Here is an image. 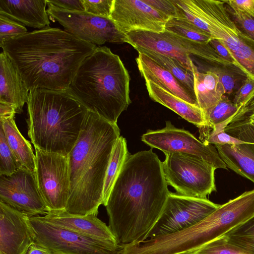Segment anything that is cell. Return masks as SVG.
<instances>
[{
  "instance_id": "6da1fadb",
  "label": "cell",
  "mask_w": 254,
  "mask_h": 254,
  "mask_svg": "<svg viewBox=\"0 0 254 254\" xmlns=\"http://www.w3.org/2000/svg\"><path fill=\"white\" fill-rule=\"evenodd\" d=\"M162 162L152 149L128 154L105 206L122 246L139 243L159 218L170 192Z\"/></svg>"
},
{
  "instance_id": "7a4b0ae2",
  "label": "cell",
  "mask_w": 254,
  "mask_h": 254,
  "mask_svg": "<svg viewBox=\"0 0 254 254\" xmlns=\"http://www.w3.org/2000/svg\"><path fill=\"white\" fill-rule=\"evenodd\" d=\"M30 91L65 90L80 64L97 46L50 26L0 43Z\"/></svg>"
},
{
  "instance_id": "3957f363",
  "label": "cell",
  "mask_w": 254,
  "mask_h": 254,
  "mask_svg": "<svg viewBox=\"0 0 254 254\" xmlns=\"http://www.w3.org/2000/svg\"><path fill=\"white\" fill-rule=\"evenodd\" d=\"M120 136L117 124L88 112L67 156L70 187L65 211L75 215L97 216L103 202L107 170Z\"/></svg>"
},
{
  "instance_id": "277c9868",
  "label": "cell",
  "mask_w": 254,
  "mask_h": 254,
  "mask_svg": "<svg viewBox=\"0 0 254 254\" xmlns=\"http://www.w3.org/2000/svg\"><path fill=\"white\" fill-rule=\"evenodd\" d=\"M129 82L119 56L106 46H97L82 61L67 90L88 111L117 124L131 103Z\"/></svg>"
},
{
  "instance_id": "5b68a950",
  "label": "cell",
  "mask_w": 254,
  "mask_h": 254,
  "mask_svg": "<svg viewBox=\"0 0 254 254\" xmlns=\"http://www.w3.org/2000/svg\"><path fill=\"white\" fill-rule=\"evenodd\" d=\"M28 134L34 147L68 156L88 112L68 90L29 91Z\"/></svg>"
},
{
  "instance_id": "8992f818",
  "label": "cell",
  "mask_w": 254,
  "mask_h": 254,
  "mask_svg": "<svg viewBox=\"0 0 254 254\" xmlns=\"http://www.w3.org/2000/svg\"><path fill=\"white\" fill-rule=\"evenodd\" d=\"M254 216V189L220 205L195 225L163 236L160 245L165 254L197 251L221 238Z\"/></svg>"
},
{
  "instance_id": "52a82bcc",
  "label": "cell",
  "mask_w": 254,
  "mask_h": 254,
  "mask_svg": "<svg viewBox=\"0 0 254 254\" xmlns=\"http://www.w3.org/2000/svg\"><path fill=\"white\" fill-rule=\"evenodd\" d=\"M127 36L128 44L135 49L149 50L174 58L191 72L195 65L190 55L218 66H233L221 58L209 43L193 41L166 30L160 33L135 30L128 32Z\"/></svg>"
},
{
  "instance_id": "ba28073f",
  "label": "cell",
  "mask_w": 254,
  "mask_h": 254,
  "mask_svg": "<svg viewBox=\"0 0 254 254\" xmlns=\"http://www.w3.org/2000/svg\"><path fill=\"white\" fill-rule=\"evenodd\" d=\"M162 168L165 180L180 194L207 198L216 190V169L199 158L175 153H165Z\"/></svg>"
},
{
  "instance_id": "9c48e42d",
  "label": "cell",
  "mask_w": 254,
  "mask_h": 254,
  "mask_svg": "<svg viewBox=\"0 0 254 254\" xmlns=\"http://www.w3.org/2000/svg\"><path fill=\"white\" fill-rule=\"evenodd\" d=\"M35 234V243L53 254H121L118 243L90 237L54 225L42 216L30 217Z\"/></svg>"
},
{
  "instance_id": "30bf717a",
  "label": "cell",
  "mask_w": 254,
  "mask_h": 254,
  "mask_svg": "<svg viewBox=\"0 0 254 254\" xmlns=\"http://www.w3.org/2000/svg\"><path fill=\"white\" fill-rule=\"evenodd\" d=\"M34 148L36 183L49 213L65 211L70 187L68 156Z\"/></svg>"
},
{
  "instance_id": "8fae6325",
  "label": "cell",
  "mask_w": 254,
  "mask_h": 254,
  "mask_svg": "<svg viewBox=\"0 0 254 254\" xmlns=\"http://www.w3.org/2000/svg\"><path fill=\"white\" fill-rule=\"evenodd\" d=\"M47 5L49 18L58 22L65 31L82 41L96 46L106 42L128 43L127 34L121 32L110 18L85 11L64 10L49 3Z\"/></svg>"
},
{
  "instance_id": "7c38bea8",
  "label": "cell",
  "mask_w": 254,
  "mask_h": 254,
  "mask_svg": "<svg viewBox=\"0 0 254 254\" xmlns=\"http://www.w3.org/2000/svg\"><path fill=\"white\" fill-rule=\"evenodd\" d=\"M219 206L207 198L170 192L159 218L146 240L187 229L205 218Z\"/></svg>"
},
{
  "instance_id": "4fadbf2b",
  "label": "cell",
  "mask_w": 254,
  "mask_h": 254,
  "mask_svg": "<svg viewBox=\"0 0 254 254\" xmlns=\"http://www.w3.org/2000/svg\"><path fill=\"white\" fill-rule=\"evenodd\" d=\"M141 140L164 154H187L204 160L216 169L227 168L213 145L197 139L188 130L176 127L170 121H167L165 127L162 129L148 130L142 135Z\"/></svg>"
},
{
  "instance_id": "5bb4252c",
  "label": "cell",
  "mask_w": 254,
  "mask_h": 254,
  "mask_svg": "<svg viewBox=\"0 0 254 254\" xmlns=\"http://www.w3.org/2000/svg\"><path fill=\"white\" fill-rule=\"evenodd\" d=\"M0 201L30 217L49 213L34 172L23 169L10 176H0Z\"/></svg>"
},
{
  "instance_id": "9a60e30c",
  "label": "cell",
  "mask_w": 254,
  "mask_h": 254,
  "mask_svg": "<svg viewBox=\"0 0 254 254\" xmlns=\"http://www.w3.org/2000/svg\"><path fill=\"white\" fill-rule=\"evenodd\" d=\"M110 18L127 34L135 30L163 32L170 18L144 0H114Z\"/></svg>"
},
{
  "instance_id": "2e32d148",
  "label": "cell",
  "mask_w": 254,
  "mask_h": 254,
  "mask_svg": "<svg viewBox=\"0 0 254 254\" xmlns=\"http://www.w3.org/2000/svg\"><path fill=\"white\" fill-rule=\"evenodd\" d=\"M35 242L30 216L0 201V254H26Z\"/></svg>"
},
{
  "instance_id": "e0dca14e",
  "label": "cell",
  "mask_w": 254,
  "mask_h": 254,
  "mask_svg": "<svg viewBox=\"0 0 254 254\" xmlns=\"http://www.w3.org/2000/svg\"><path fill=\"white\" fill-rule=\"evenodd\" d=\"M217 38L230 53L236 67L254 79V41L242 34L232 21L220 27Z\"/></svg>"
},
{
  "instance_id": "ac0fdd59",
  "label": "cell",
  "mask_w": 254,
  "mask_h": 254,
  "mask_svg": "<svg viewBox=\"0 0 254 254\" xmlns=\"http://www.w3.org/2000/svg\"><path fill=\"white\" fill-rule=\"evenodd\" d=\"M43 218L54 224L101 240L118 243L110 227L95 215L71 214L65 211L49 213Z\"/></svg>"
},
{
  "instance_id": "d6986e66",
  "label": "cell",
  "mask_w": 254,
  "mask_h": 254,
  "mask_svg": "<svg viewBox=\"0 0 254 254\" xmlns=\"http://www.w3.org/2000/svg\"><path fill=\"white\" fill-rule=\"evenodd\" d=\"M29 93L16 66L2 52L0 54V103L11 105L16 114H20L28 101Z\"/></svg>"
},
{
  "instance_id": "ffe728a7",
  "label": "cell",
  "mask_w": 254,
  "mask_h": 254,
  "mask_svg": "<svg viewBox=\"0 0 254 254\" xmlns=\"http://www.w3.org/2000/svg\"><path fill=\"white\" fill-rule=\"evenodd\" d=\"M46 0H0V14L24 26L43 29L49 26Z\"/></svg>"
},
{
  "instance_id": "44dd1931",
  "label": "cell",
  "mask_w": 254,
  "mask_h": 254,
  "mask_svg": "<svg viewBox=\"0 0 254 254\" xmlns=\"http://www.w3.org/2000/svg\"><path fill=\"white\" fill-rule=\"evenodd\" d=\"M135 60L145 81H151L184 101L198 106L196 99L168 70L141 53H138Z\"/></svg>"
},
{
  "instance_id": "7402d4cb",
  "label": "cell",
  "mask_w": 254,
  "mask_h": 254,
  "mask_svg": "<svg viewBox=\"0 0 254 254\" xmlns=\"http://www.w3.org/2000/svg\"><path fill=\"white\" fill-rule=\"evenodd\" d=\"M150 98L171 109L199 128L204 125V114L199 106L191 104L149 80L145 81Z\"/></svg>"
},
{
  "instance_id": "603a6c76",
  "label": "cell",
  "mask_w": 254,
  "mask_h": 254,
  "mask_svg": "<svg viewBox=\"0 0 254 254\" xmlns=\"http://www.w3.org/2000/svg\"><path fill=\"white\" fill-rule=\"evenodd\" d=\"M0 126L3 129L19 169L34 172L35 155L30 143L24 138L17 128L15 121V115L0 118Z\"/></svg>"
},
{
  "instance_id": "cb8c5ba5",
  "label": "cell",
  "mask_w": 254,
  "mask_h": 254,
  "mask_svg": "<svg viewBox=\"0 0 254 254\" xmlns=\"http://www.w3.org/2000/svg\"><path fill=\"white\" fill-rule=\"evenodd\" d=\"M215 146L227 167L254 183V143Z\"/></svg>"
},
{
  "instance_id": "d4e9b609",
  "label": "cell",
  "mask_w": 254,
  "mask_h": 254,
  "mask_svg": "<svg viewBox=\"0 0 254 254\" xmlns=\"http://www.w3.org/2000/svg\"><path fill=\"white\" fill-rule=\"evenodd\" d=\"M192 72L196 101L204 114L221 100L225 94V89L217 72H201L196 66Z\"/></svg>"
},
{
  "instance_id": "484cf974",
  "label": "cell",
  "mask_w": 254,
  "mask_h": 254,
  "mask_svg": "<svg viewBox=\"0 0 254 254\" xmlns=\"http://www.w3.org/2000/svg\"><path fill=\"white\" fill-rule=\"evenodd\" d=\"M169 72L181 83L190 94L196 99L193 72L184 67L178 61L158 52L141 48H136Z\"/></svg>"
},
{
  "instance_id": "4316f807",
  "label": "cell",
  "mask_w": 254,
  "mask_h": 254,
  "mask_svg": "<svg viewBox=\"0 0 254 254\" xmlns=\"http://www.w3.org/2000/svg\"><path fill=\"white\" fill-rule=\"evenodd\" d=\"M239 107L224 95L220 100L204 114V125L199 129L200 140L204 142L214 126L226 121L229 124Z\"/></svg>"
},
{
  "instance_id": "83f0119b",
  "label": "cell",
  "mask_w": 254,
  "mask_h": 254,
  "mask_svg": "<svg viewBox=\"0 0 254 254\" xmlns=\"http://www.w3.org/2000/svg\"><path fill=\"white\" fill-rule=\"evenodd\" d=\"M127 141L120 136L113 150L111 159L107 170L103 191L102 204L106 206L114 185L119 175L128 153Z\"/></svg>"
},
{
  "instance_id": "f1b7e54d",
  "label": "cell",
  "mask_w": 254,
  "mask_h": 254,
  "mask_svg": "<svg viewBox=\"0 0 254 254\" xmlns=\"http://www.w3.org/2000/svg\"><path fill=\"white\" fill-rule=\"evenodd\" d=\"M165 30L199 43H209L213 39L207 32L186 19L179 17L170 18L166 24Z\"/></svg>"
},
{
  "instance_id": "f546056e",
  "label": "cell",
  "mask_w": 254,
  "mask_h": 254,
  "mask_svg": "<svg viewBox=\"0 0 254 254\" xmlns=\"http://www.w3.org/2000/svg\"><path fill=\"white\" fill-rule=\"evenodd\" d=\"M224 237L231 245L248 254H254V216Z\"/></svg>"
},
{
  "instance_id": "4dcf8cb0",
  "label": "cell",
  "mask_w": 254,
  "mask_h": 254,
  "mask_svg": "<svg viewBox=\"0 0 254 254\" xmlns=\"http://www.w3.org/2000/svg\"><path fill=\"white\" fill-rule=\"evenodd\" d=\"M225 131L245 142L254 143V114L231 121Z\"/></svg>"
},
{
  "instance_id": "1f68e13d",
  "label": "cell",
  "mask_w": 254,
  "mask_h": 254,
  "mask_svg": "<svg viewBox=\"0 0 254 254\" xmlns=\"http://www.w3.org/2000/svg\"><path fill=\"white\" fill-rule=\"evenodd\" d=\"M18 169L16 159L0 126V176H10Z\"/></svg>"
},
{
  "instance_id": "d6a6232c",
  "label": "cell",
  "mask_w": 254,
  "mask_h": 254,
  "mask_svg": "<svg viewBox=\"0 0 254 254\" xmlns=\"http://www.w3.org/2000/svg\"><path fill=\"white\" fill-rule=\"evenodd\" d=\"M228 122L226 121L214 126L204 142L214 145H236L245 143L225 132V128L229 124Z\"/></svg>"
},
{
  "instance_id": "836d02e7",
  "label": "cell",
  "mask_w": 254,
  "mask_h": 254,
  "mask_svg": "<svg viewBox=\"0 0 254 254\" xmlns=\"http://www.w3.org/2000/svg\"><path fill=\"white\" fill-rule=\"evenodd\" d=\"M198 254H248L228 243L224 236L196 251Z\"/></svg>"
},
{
  "instance_id": "e575fe53",
  "label": "cell",
  "mask_w": 254,
  "mask_h": 254,
  "mask_svg": "<svg viewBox=\"0 0 254 254\" xmlns=\"http://www.w3.org/2000/svg\"><path fill=\"white\" fill-rule=\"evenodd\" d=\"M225 8L238 29L244 35L254 41V18L233 10L228 5Z\"/></svg>"
},
{
  "instance_id": "d590c367",
  "label": "cell",
  "mask_w": 254,
  "mask_h": 254,
  "mask_svg": "<svg viewBox=\"0 0 254 254\" xmlns=\"http://www.w3.org/2000/svg\"><path fill=\"white\" fill-rule=\"evenodd\" d=\"M27 32L22 24L0 14V43L4 40L16 37Z\"/></svg>"
},
{
  "instance_id": "8d00e7d4",
  "label": "cell",
  "mask_w": 254,
  "mask_h": 254,
  "mask_svg": "<svg viewBox=\"0 0 254 254\" xmlns=\"http://www.w3.org/2000/svg\"><path fill=\"white\" fill-rule=\"evenodd\" d=\"M84 11L98 16L110 18L114 0H82Z\"/></svg>"
},
{
  "instance_id": "74e56055",
  "label": "cell",
  "mask_w": 254,
  "mask_h": 254,
  "mask_svg": "<svg viewBox=\"0 0 254 254\" xmlns=\"http://www.w3.org/2000/svg\"><path fill=\"white\" fill-rule=\"evenodd\" d=\"M144 1L169 18L177 16V8L172 0H144Z\"/></svg>"
},
{
  "instance_id": "f35d334b",
  "label": "cell",
  "mask_w": 254,
  "mask_h": 254,
  "mask_svg": "<svg viewBox=\"0 0 254 254\" xmlns=\"http://www.w3.org/2000/svg\"><path fill=\"white\" fill-rule=\"evenodd\" d=\"M224 2L233 10L254 18V0H230Z\"/></svg>"
},
{
  "instance_id": "ab89813d",
  "label": "cell",
  "mask_w": 254,
  "mask_h": 254,
  "mask_svg": "<svg viewBox=\"0 0 254 254\" xmlns=\"http://www.w3.org/2000/svg\"><path fill=\"white\" fill-rule=\"evenodd\" d=\"M254 89V79L247 77L244 83L236 92L232 101L240 107Z\"/></svg>"
},
{
  "instance_id": "60d3db41",
  "label": "cell",
  "mask_w": 254,
  "mask_h": 254,
  "mask_svg": "<svg viewBox=\"0 0 254 254\" xmlns=\"http://www.w3.org/2000/svg\"><path fill=\"white\" fill-rule=\"evenodd\" d=\"M47 2L61 9L69 11H84L82 0H47Z\"/></svg>"
},
{
  "instance_id": "b9f144b4",
  "label": "cell",
  "mask_w": 254,
  "mask_h": 254,
  "mask_svg": "<svg viewBox=\"0 0 254 254\" xmlns=\"http://www.w3.org/2000/svg\"><path fill=\"white\" fill-rule=\"evenodd\" d=\"M253 114H254V89L240 106L237 112L231 119L230 122L241 117Z\"/></svg>"
},
{
  "instance_id": "7bdbcfd3",
  "label": "cell",
  "mask_w": 254,
  "mask_h": 254,
  "mask_svg": "<svg viewBox=\"0 0 254 254\" xmlns=\"http://www.w3.org/2000/svg\"><path fill=\"white\" fill-rule=\"evenodd\" d=\"M209 44L221 58L236 67V62L230 53L218 40L213 39Z\"/></svg>"
},
{
  "instance_id": "ee69618b",
  "label": "cell",
  "mask_w": 254,
  "mask_h": 254,
  "mask_svg": "<svg viewBox=\"0 0 254 254\" xmlns=\"http://www.w3.org/2000/svg\"><path fill=\"white\" fill-rule=\"evenodd\" d=\"M219 79L222 84L226 93H231L235 85V79L234 77L230 74L222 72L218 73Z\"/></svg>"
},
{
  "instance_id": "f6af8a7d",
  "label": "cell",
  "mask_w": 254,
  "mask_h": 254,
  "mask_svg": "<svg viewBox=\"0 0 254 254\" xmlns=\"http://www.w3.org/2000/svg\"><path fill=\"white\" fill-rule=\"evenodd\" d=\"M26 254H53L49 249L36 243H33L28 248Z\"/></svg>"
},
{
  "instance_id": "bcb514c9",
  "label": "cell",
  "mask_w": 254,
  "mask_h": 254,
  "mask_svg": "<svg viewBox=\"0 0 254 254\" xmlns=\"http://www.w3.org/2000/svg\"><path fill=\"white\" fill-rule=\"evenodd\" d=\"M14 108L10 105L4 103H0V118H5L15 115Z\"/></svg>"
},
{
  "instance_id": "7dc6e473",
  "label": "cell",
  "mask_w": 254,
  "mask_h": 254,
  "mask_svg": "<svg viewBox=\"0 0 254 254\" xmlns=\"http://www.w3.org/2000/svg\"><path fill=\"white\" fill-rule=\"evenodd\" d=\"M175 254H198L196 251H189V252H182Z\"/></svg>"
}]
</instances>
